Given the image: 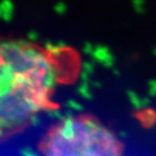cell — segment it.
Segmentation results:
<instances>
[{
	"label": "cell",
	"instance_id": "1",
	"mask_svg": "<svg viewBox=\"0 0 156 156\" xmlns=\"http://www.w3.org/2000/svg\"><path fill=\"white\" fill-rule=\"evenodd\" d=\"M57 82L46 49L23 41L1 45V135L33 121L37 112L56 110L51 92Z\"/></svg>",
	"mask_w": 156,
	"mask_h": 156
},
{
	"label": "cell",
	"instance_id": "2",
	"mask_svg": "<svg viewBox=\"0 0 156 156\" xmlns=\"http://www.w3.org/2000/svg\"><path fill=\"white\" fill-rule=\"evenodd\" d=\"M40 156H124L113 131L88 115L67 116L50 128L40 143Z\"/></svg>",
	"mask_w": 156,
	"mask_h": 156
},
{
	"label": "cell",
	"instance_id": "3",
	"mask_svg": "<svg viewBox=\"0 0 156 156\" xmlns=\"http://www.w3.org/2000/svg\"><path fill=\"white\" fill-rule=\"evenodd\" d=\"M92 56L94 57L98 62H101L104 65L107 66H112L114 63V57L108 51V48L102 46H98L95 48H93L92 51Z\"/></svg>",
	"mask_w": 156,
	"mask_h": 156
},
{
	"label": "cell",
	"instance_id": "4",
	"mask_svg": "<svg viewBox=\"0 0 156 156\" xmlns=\"http://www.w3.org/2000/svg\"><path fill=\"white\" fill-rule=\"evenodd\" d=\"M140 121L142 122L145 126H150L155 121V113L151 110H143L141 114L138 115Z\"/></svg>",
	"mask_w": 156,
	"mask_h": 156
},
{
	"label": "cell",
	"instance_id": "5",
	"mask_svg": "<svg viewBox=\"0 0 156 156\" xmlns=\"http://www.w3.org/2000/svg\"><path fill=\"white\" fill-rule=\"evenodd\" d=\"M12 11H13V5L10 1H4L1 4V8H0V13L1 16L5 20H9L12 15Z\"/></svg>",
	"mask_w": 156,
	"mask_h": 156
},
{
	"label": "cell",
	"instance_id": "6",
	"mask_svg": "<svg viewBox=\"0 0 156 156\" xmlns=\"http://www.w3.org/2000/svg\"><path fill=\"white\" fill-rule=\"evenodd\" d=\"M128 95H129V98H130V101L131 102L135 105L136 108H142V107H144V105H145V102H147V101L146 99H143L141 98H139V96H137V94L134 91H132V90H130V91H128Z\"/></svg>",
	"mask_w": 156,
	"mask_h": 156
},
{
	"label": "cell",
	"instance_id": "7",
	"mask_svg": "<svg viewBox=\"0 0 156 156\" xmlns=\"http://www.w3.org/2000/svg\"><path fill=\"white\" fill-rule=\"evenodd\" d=\"M149 92L151 95L156 94V80H152L149 82Z\"/></svg>",
	"mask_w": 156,
	"mask_h": 156
},
{
	"label": "cell",
	"instance_id": "8",
	"mask_svg": "<svg viewBox=\"0 0 156 156\" xmlns=\"http://www.w3.org/2000/svg\"><path fill=\"white\" fill-rule=\"evenodd\" d=\"M68 102L70 104L69 107H70V108H74V110H76V108H77V110H79V108H81V107H80V105H79V104H77V102H76V101H69Z\"/></svg>",
	"mask_w": 156,
	"mask_h": 156
}]
</instances>
